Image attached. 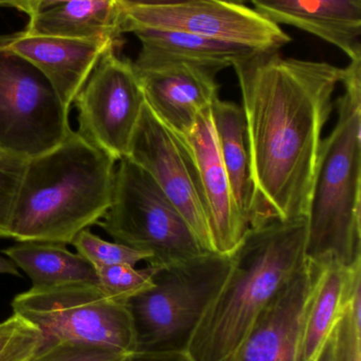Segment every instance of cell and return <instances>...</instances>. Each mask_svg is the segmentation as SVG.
I'll return each mask as SVG.
<instances>
[{
  "label": "cell",
  "instance_id": "obj_23",
  "mask_svg": "<svg viewBox=\"0 0 361 361\" xmlns=\"http://www.w3.org/2000/svg\"><path fill=\"white\" fill-rule=\"evenodd\" d=\"M42 345L40 329L19 314L0 324V361H29Z\"/></svg>",
  "mask_w": 361,
  "mask_h": 361
},
{
  "label": "cell",
  "instance_id": "obj_18",
  "mask_svg": "<svg viewBox=\"0 0 361 361\" xmlns=\"http://www.w3.org/2000/svg\"><path fill=\"white\" fill-rule=\"evenodd\" d=\"M129 33L134 34L141 44L137 59L134 61L137 71L188 63L218 73L256 52L239 44L177 30L138 27Z\"/></svg>",
  "mask_w": 361,
  "mask_h": 361
},
{
  "label": "cell",
  "instance_id": "obj_31",
  "mask_svg": "<svg viewBox=\"0 0 361 361\" xmlns=\"http://www.w3.org/2000/svg\"><path fill=\"white\" fill-rule=\"evenodd\" d=\"M0 274L16 276V277L21 276L16 265L10 259L4 258L1 255H0Z\"/></svg>",
  "mask_w": 361,
  "mask_h": 361
},
{
  "label": "cell",
  "instance_id": "obj_22",
  "mask_svg": "<svg viewBox=\"0 0 361 361\" xmlns=\"http://www.w3.org/2000/svg\"><path fill=\"white\" fill-rule=\"evenodd\" d=\"M154 267L136 269L129 264L110 265L95 269L97 284L110 298L127 303L154 286Z\"/></svg>",
  "mask_w": 361,
  "mask_h": 361
},
{
  "label": "cell",
  "instance_id": "obj_33",
  "mask_svg": "<svg viewBox=\"0 0 361 361\" xmlns=\"http://www.w3.org/2000/svg\"><path fill=\"white\" fill-rule=\"evenodd\" d=\"M334 360V345H333V334L329 339L326 345H324V350L320 353L319 357L316 361H333Z\"/></svg>",
  "mask_w": 361,
  "mask_h": 361
},
{
  "label": "cell",
  "instance_id": "obj_15",
  "mask_svg": "<svg viewBox=\"0 0 361 361\" xmlns=\"http://www.w3.org/2000/svg\"><path fill=\"white\" fill-rule=\"evenodd\" d=\"M311 263L313 280L301 314L295 361L318 360L352 293L361 286V257L348 267L334 260Z\"/></svg>",
  "mask_w": 361,
  "mask_h": 361
},
{
  "label": "cell",
  "instance_id": "obj_14",
  "mask_svg": "<svg viewBox=\"0 0 361 361\" xmlns=\"http://www.w3.org/2000/svg\"><path fill=\"white\" fill-rule=\"evenodd\" d=\"M153 114L179 137L188 135L201 111L218 99L216 72L188 63L137 71Z\"/></svg>",
  "mask_w": 361,
  "mask_h": 361
},
{
  "label": "cell",
  "instance_id": "obj_9",
  "mask_svg": "<svg viewBox=\"0 0 361 361\" xmlns=\"http://www.w3.org/2000/svg\"><path fill=\"white\" fill-rule=\"evenodd\" d=\"M73 104L78 133L117 162L125 158L146 104L134 63L106 52Z\"/></svg>",
  "mask_w": 361,
  "mask_h": 361
},
{
  "label": "cell",
  "instance_id": "obj_6",
  "mask_svg": "<svg viewBox=\"0 0 361 361\" xmlns=\"http://www.w3.org/2000/svg\"><path fill=\"white\" fill-rule=\"evenodd\" d=\"M112 205L97 225L117 243L146 252L162 269L207 252L179 210L141 167L119 161Z\"/></svg>",
  "mask_w": 361,
  "mask_h": 361
},
{
  "label": "cell",
  "instance_id": "obj_12",
  "mask_svg": "<svg viewBox=\"0 0 361 361\" xmlns=\"http://www.w3.org/2000/svg\"><path fill=\"white\" fill-rule=\"evenodd\" d=\"M210 108L201 112L192 130L182 137L188 145L199 176L214 252L231 255L249 225L233 195Z\"/></svg>",
  "mask_w": 361,
  "mask_h": 361
},
{
  "label": "cell",
  "instance_id": "obj_27",
  "mask_svg": "<svg viewBox=\"0 0 361 361\" xmlns=\"http://www.w3.org/2000/svg\"><path fill=\"white\" fill-rule=\"evenodd\" d=\"M27 161L0 150V238H8L13 206Z\"/></svg>",
  "mask_w": 361,
  "mask_h": 361
},
{
  "label": "cell",
  "instance_id": "obj_16",
  "mask_svg": "<svg viewBox=\"0 0 361 361\" xmlns=\"http://www.w3.org/2000/svg\"><path fill=\"white\" fill-rule=\"evenodd\" d=\"M313 280V265L304 267L263 310L241 347L220 361H295L299 324Z\"/></svg>",
  "mask_w": 361,
  "mask_h": 361
},
{
  "label": "cell",
  "instance_id": "obj_24",
  "mask_svg": "<svg viewBox=\"0 0 361 361\" xmlns=\"http://www.w3.org/2000/svg\"><path fill=\"white\" fill-rule=\"evenodd\" d=\"M72 245L78 255L86 259L95 269L116 264H129L135 267L141 261L150 260L146 252L134 250L117 242H107L90 233L88 228L78 233Z\"/></svg>",
  "mask_w": 361,
  "mask_h": 361
},
{
  "label": "cell",
  "instance_id": "obj_1",
  "mask_svg": "<svg viewBox=\"0 0 361 361\" xmlns=\"http://www.w3.org/2000/svg\"><path fill=\"white\" fill-rule=\"evenodd\" d=\"M254 189L250 227L307 216L343 68L256 52L233 65Z\"/></svg>",
  "mask_w": 361,
  "mask_h": 361
},
{
  "label": "cell",
  "instance_id": "obj_13",
  "mask_svg": "<svg viewBox=\"0 0 361 361\" xmlns=\"http://www.w3.org/2000/svg\"><path fill=\"white\" fill-rule=\"evenodd\" d=\"M117 40L80 39L40 35L28 31L0 36V47L16 53L35 66L50 82L61 103L71 109L103 55Z\"/></svg>",
  "mask_w": 361,
  "mask_h": 361
},
{
  "label": "cell",
  "instance_id": "obj_11",
  "mask_svg": "<svg viewBox=\"0 0 361 361\" xmlns=\"http://www.w3.org/2000/svg\"><path fill=\"white\" fill-rule=\"evenodd\" d=\"M126 158L155 180L186 219L203 250L214 252L203 192L188 145L158 120L148 104L144 106Z\"/></svg>",
  "mask_w": 361,
  "mask_h": 361
},
{
  "label": "cell",
  "instance_id": "obj_4",
  "mask_svg": "<svg viewBox=\"0 0 361 361\" xmlns=\"http://www.w3.org/2000/svg\"><path fill=\"white\" fill-rule=\"evenodd\" d=\"M338 120L324 139L307 214V258L351 267L361 257V55L343 68Z\"/></svg>",
  "mask_w": 361,
  "mask_h": 361
},
{
  "label": "cell",
  "instance_id": "obj_21",
  "mask_svg": "<svg viewBox=\"0 0 361 361\" xmlns=\"http://www.w3.org/2000/svg\"><path fill=\"white\" fill-rule=\"evenodd\" d=\"M1 254L27 274L33 288L97 283L95 267L61 244L18 242L1 250Z\"/></svg>",
  "mask_w": 361,
  "mask_h": 361
},
{
  "label": "cell",
  "instance_id": "obj_19",
  "mask_svg": "<svg viewBox=\"0 0 361 361\" xmlns=\"http://www.w3.org/2000/svg\"><path fill=\"white\" fill-rule=\"evenodd\" d=\"M120 0H72L30 17L25 31L80 39H114L121 36Z\"/></svg>",
  "mask_w": 361,
  "mask_h": 361
},
{
  "label": "cell",
  "instance_id": "obj_5",
  "mask_svg": "<svg viewBox=\"0 0 361 361\" xmlns=\"http://www.w3.org/2000/svg\"><path fill=\"white\" fill-rule=\"evenodd\" d=\"M231 255L207 252L157 269L154 286L127 302L137 352L184 351L206 307L224 286Z\"/></svg>",
  "mask_w": 361,
  "mask_h": 361
},
{
  "label": "cell",
  "instance_id": "obj_30",
  "mask_svg": "<svg viewBox=\"0 0 361 361\" xmlns=\"http://www.w3.org/2000/svg\"><path fill=\"white\" fill-rule=\"evenodd\" d=\"M35 4L36 0H0V6L16 8L29 15V17L33 16Z\"/></svg>",
  "mask_w": 361,
  "mask_h": 361
},
{
  "label": "cell",
  "instance_id": "obj_3",
  "mask_svg": "<svg viewBox=\"0 0 361 361\" xmlns=\"http://www.w3.org/2000/svg\"><path fill=\"white\" fill-rule=\"evenodd\" d=\"M307 216L248 229L187 343L191 360L220 361L241 347L263 310L307 262Z\"/></svg>",
  "mask_w": 361,
  "mask_h": 361
},
{
  "label": "cell",
  "instance_id": "obj_28",
  "mask_svg": "<svg viewBox=\"0 0 361 361\" xmlns=\"http://www.w3.org/2000/svg\"><path fill=\"white\" fill-rule=\"evenodd\" d=\"M125 361H193L184 351L136 352Z\"/></svg>",
  "mask_w": 361,
  "mask_h": 361
},
{
  "label": "cell",
  "instance_id": "obj_25",
  "mask_svg": "<svg viewBox=\"0 0 361 361\" xmlns=\"http://www.w3.org/2000/svg\"><path fill=\"white\" fill-rule=\"evenodd\" d=\"M133 354L99 343L54 341L44 343L29 361H125Z\"/></svg>",
  "mask_w": 361,
  "mask_h": 361
},
{
  "label": "cell",
  "instance_id": "obj_26",
  "mask_svg": "<svg viewBox=\"0 0 361 361\" xmlns=\"http://www.w3.org/2000/svg\"><path fill=\"white\" fill-rule=\"evenodd\" d=\"M333 361H361V286L350 297L333 331Z\"/></svg>",
  "mask_w": 361,
  "mask_h": 361
},
{
  "label": "cell",
  "instance_id": "obj_29",
  "mask_svg": "<svg viewBox=\"0 0 361 361\" xmlns=\"http://www.w3.org/2000/svg\"><path fill=\"white\" fill-rule=\"evenodd\" d=\"M120 1L125 6H169L199 1V0H120ZM222 1L245 4L247 0H222Z\"/></svg>",
  "mask_w": 361,
  "mask_h": 361
},
{
  "label": "cell",
  "instance_id": "obj_32",
  "mask_svg": "<svg viewBox=\"0 0 361 361\" xmlns=\"http://www.w3.org/2000/svg\"><path fill=\"white\" fill-rule=\"evenodd\" d=\"M72 1V0H36L35 12L46 10V8H53V6H59V4H66V2Z\"/></svg>",
  "mask_w": 361,
  "mask_h": 361
},
{
  "label": "cell",
  "instance_id": "obj_8",
  "mask_svg": "<svg viewBox=\"0 0 361 361\" xmlns=\"http://www.w3.org/2000/svg\"><path fill=\"white\" fill-rule=\"evenodd\" d=\"M70 110L29 61L0 47V150L30 160L70 133Z\"/></svg>",
  "mask_w": 361,
  "mask_h": 361
},
{
  "label": "cell",
  "instance_id": "obj_20",
  "mask_svg": "<svg viewBox=\"0 0 361 361\" xmlns=\"http://www.w3.org/2000/svg\"><path fill=\"white\" fill-rule=\"evenodd\" d=\"M210 111L233 195L250 226L254 216V189L243 109L237 104L218 97Z\"/></svg>",
  "mask_w": 361,
  "mask_h": 361
},
{
  "label": "cell",
  "instance_id": "obj_7",
  "mask_svg": "<svg viewBox=\"0 0 361 361\" xmlns=\"http://www.w3.org/2000/svg\"><path fill=\"white\" fill-rule=\"evenodd\" d=\"M13 313L35 324L44 343L85 341L129 353L138 349L133 316L127 303L110 298L97 283L33 288L13 299Z\"/></svg>",
  "mask_w": 361,
  "mask_h": 361
},
{
  "label": "cell",
  "instance_id": "obj_2",
  "mask_svg": "<svg viewBox=\"0 0 361 361\" xmlns=\"http://www.w3.org/2000/svg\"><path fill=\"white\" fill-rule=\"evenodd\" d=\"M116 163L72 133L57 147L27 161L8 226L17 242L71 244L112 205Z\"/></svg>",
  "mask_w": 361,
  "mask_h": 361
},
{
  "label": "cell",
  "instance_id": "obj_10",
  "mask_svg": "<svg viewBox=\"0 0 361 361\" xmlns=\"http://www.w3.org/2000/svg\"><path fill=\"white\" fill-rule=\"evenodd\" d=\"M138 27L189 32L256 52L280 51L292 42L279 25L254 8L222 0L169 6H123L121 33Z\"/></svg>",
  "mask_w": 361,
  "mask_h": 361
},
{
  "label": "cell",
  "instance_id": "obj_17",
  "mask_svg": "<svg viewBox=\"0 0 361 361\" xmlns=\"http://www.w3.org/2000/svg\"><path fill=\"white\" fill-rule=\"evenodd\" d=\"M277 25L307 32L337 47L350 59L361 55V0H250Z\"/></svg>",
  "mask_w": 361,
  "mask_h": 361
}]
</instances>
